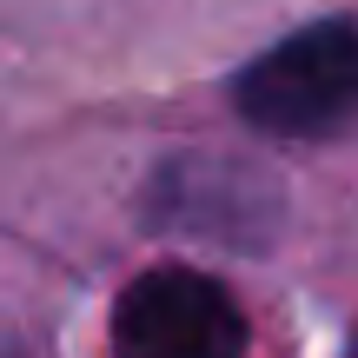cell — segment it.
Listing matches in <instances>:
<instances>
[{
	"label": "cell",
	"mask_w": 358,
	"mask_h": 358,
	"mask_svg": "<svg viewBox=\"0 0 358 358\" xmlns=\"http://www.w3.org/2000/svg\"><path fill=\"white\" fill-rule=\"evenodd\" d=\"M113 358H245V312L213 272L153 266L113 299Z\"/></svg>",
	"instance_id": "obj_2"
},
{
	"label": "cell",
	"mask_w": 358,
	"mask_h": 358,
	"mask_svg": "<svg viewBox=\"0 0 358 358\" xmlns=\"http://www.w3.org/2000/svg\"><path fill=\"white\" fill-rule=\"evenodd\" d=\"M232 100L259 133H279V140L352 133L358 127V27L319 20L306 34L279 40L232 80Z\"/></svg>",
	"instance_id": "obj_1"
},
{
	"label": "cell",
	"mask_w": 358,
	"mask_h": 358,
	"mask_svg": "<svg viewBox=\"0 0 358 358\" xmlns=\"http://www.w3.org/2000/svg\"><path fill=\"white\" fill-rule=\"evenodd\" d=\"M146 219L186 239H219L259 252L279 232V186L239 159H173L146 186Z\"/></svg>",
	"instance_id": "obj_3"
}]
</instances>
